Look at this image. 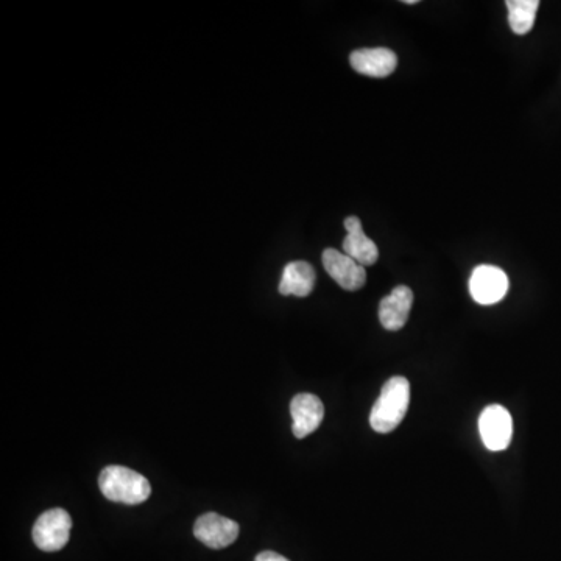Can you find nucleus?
I'll return each instance as SVG.
<instances>
[{"label":"nucleus","mask_w":561,"mask_h":561,"mask_svg":"<svg viewBox=\"0 0 561 561\" xmlns=\"http://www.w3.org/2000/svg\"><path fill=\"white\" fill-rule=\"evenodd\" d=\"M479 431L482 442L490 451L509 448L513 435V420L509 410L499 404L485 407L480 413Z\"/></svg>","instance_id":"nucleus-5"},{"label":"nucleus","mask_w":561,"mask_h":561,"mask_svg":"<svg viewBox=\"0 0 561 561\" xmlns=\"http://www.w3.org/2000/svg\"><path fill=\"white\" fill-rule=\"evenodd\" d=\"M255 561H290L287 560L286 557L283 555L276 554V552L272 551H265L261 552L258 557L255 558Z\"/></svg>","instance_id":"nucleus-14"},{"label":"nucleus","mask_w":561,"mask_h":561,"mask_svg":"<svg viewBox=\"0 0 561 561\" xmlns=\"http://www.w3.org/2000/svg\"><path fill=\"white\" fill-rule=\"evenodd\" d=\"M71 529L72 518L66 510H47L39 516L33 527V541L41 551H61L69 543Z\"/></svg>","instance_id":"nucleus-3"},{"label":"nucleus","mask_w":561,"mask_h":561,"mask_svg":"<svg viewBox=\"0 0 561 561\" xmlns=\"http://www.w3.org/2000/svg\"><path fill=\"white\" fill-rule=\"evenodd\" d=\"M350 63L357 74L385 78L396 71L398 57L387 47H367V49L354 50L351 53Z\"/></svg>","instance_id":"nucleus-9"},{"label":"nucleus","mask_w":561,"mask_h":561,"mask_svg":"<svg viewBox=\"0 0 561 561\" xmlns=\"http://www.w3.org/2000/svg\"><path fill=\"white\" fill-rule=\"evenodd\" d=\"M99 487L108 501L125 505H139L152 494L149 480L125 466H106L100 473Z\"/></svg>","instance_id":"nucleus-2"},{"label":"nucleus","mask_w":561,"mask_h":561,"mask_svg":"<svg viewBox=\"0 0 561 561\" xmlns=\"http://www.w3.org/2000/svg\"><path fill=\"white\" fill-rule=\"evenodd\" d=\"M345 228L348 234L343 239V253L359 262L362 267L376 264L379 258V250L373 240L365 236L362 222L357 217H348L345 220Z\"/></svg>","instance_id":"nucleus-11"},{"label":"nucleus","mask_w":561,"mask_h":561,"mask_svg":"<svg viewBox=\"0 0 561 561\" xmlns=\"http://www.w3.org/2000/svg\"><path fill=\"white\" fill-rule=\"evenodd\" d=\"M509 10V24L515 35H527L535 25L537 18L538 0H507Z\"/></svg>","instance_id":"nucleus-13"},{"label":"nucleus","mask_w":561,"mask_h":561,"mask_svg":"<svg viewBox=\"0 0 561 561\" xmlns=\"http://www.w3.org/2000/svg\"><path fill=\"white\" fill-rule=\"evenodd\" d=\"M322 259L326 272L342 289L356 292L365 286V281H367L365 267L350 256L340 253L334 248H326L323 251Z\"/></svg>","instance_id":"nucleus-7"},{"label":"nucleus","mask_w":561,"mask_h":561,"mask_svg":"<svg viewBox=\"0 0 561 561\" xmlns=\"http://www.w3.org/2000/svg\"><path fill=\"white\" fill-rule=\"evenodd\" d=\"M410 404V382L403 376H395L385 382L378 401L370 413V424L374 432L389 434L406 417Z\"/></svg>","instance_id":"nucleus-1"},{"label":"nucleus","mask_w":561,"mask_h":561,"mask_svg":"<svg viewBox=\"0 0 561 561\" xmlns=\"http://www.w3.org/2000/svg\"><path fill=\"white\" fill-rule=\"evenodd\" d=\"M240 527L233 519L219 513H206L197 519L194 535L211 549H225L239 537Z\"/></svg>","instance_id":"nucleus-6"},{"label":"nucleus","mask_w":561,"mask_h":561,"mask_svg":"<svg viewBox=\"0 0 561 561\" xmlns=\"http://www.w3.org/2000/svg\"><path fill=\"white\" fill-rule=\"evenodd\" d=\"M412 304V289L407 286L395 287L379 304V322L387 331L403 329L409 320Z\"/></svg>","instance_id":"nucleus-10"},{"label":"nucleus","mask_w":561,"mask_h":561,"mask_svg":"<svg viewBox=\"0 0 561 561\" xmlns=\"http://www.w3.org/2000/svg\"><path fill=\"white\" fill-rule=\"evenodd\" d=\"M404 4L415 5L418 4V0H404Z\"/></svg>","instance_id":"nucleus-15"},{"label":"nucleus","mask_w":561,"mask_h":561,"mask_svg":"<svg viewBox=\"0 0 561 561\" xmlns=\"http://www.w3.org/2000/svg\"><path fill=\"white\" fill-rule=\"evenodd\" d=\"M509 287L507 273L494 265H479L471 273V297L482 306L499 303L509 292Z\"/></svg>","instance_id":"nucleus-4"},{"label":"nucleus","mask_w":561,"mask_h":561,"mask_svg":"<svg viewBox=\"0 0 561 561\" xmlns=\"http://www.w3.org/2000/svg\"><path fill=\"white\" fill-rule=\"evenodd\" d=\"M314 267L306 261H293L284 267L283 278L279 283V293L284 297H309L315 287Z\"/></svg>","instance_id":"nucleus-12"},{"label":"nucleus","mask_w":561,"mask_h":561,"mask_svg":"<svg viewBox=\"0 0 561 561\" xmlns=\"http://www.w3.org/2000/svg\"><path fill=\"white\" fill-rule=\"evenodd\" d=\"M290 415H292V431L297 438H306L312 432L317 431L323 418H325V406L322 399L312 393H300L290 403Z\"/></svg>","instance_id":"nucleus-8"}]
</instances>
